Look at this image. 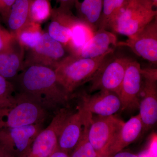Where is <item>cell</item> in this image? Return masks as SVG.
<instances>
[{
  "label": "cell",
  "instance_id": "obj_1",
  "mask_svg": "<svg viewBox=\"0 0 157 157\" xmlns=\"http://www.w3.org/2000/svg\"><path fill=\"white\" fill-rule=\"evenodd\" d=\"M13 81L16 82L20 93L46 110L55 109L60 105L65 106L70 98L58 82L54 70L46 66H28Z\"/></svg>",
  "mask_w": 157,
  "mask_h": 157
},
{
  "label": "cell",
  "instance_id": "obj_2",
  "mask_svg": "<svg viewBox=\"0 0 157 157\" xmlns=\"http://www.w3.org/2000/svg\"><path fill=\"white\" fill-rule=\"evenodd\" d=\"M111 54L91 59L69 55L54 69L58 82L70 95L79 86L90 82L106 58Z\"/></svg>",
  "mask_w": 157,
  "mask_h": 157
},
{
  "label": "cell",
  "instance_id": "obj_3",
  "mask_svg": "<svg viewBox=\"0 0 157 157\" xmlns=\"http://www.w3.org/2000/svg\"><path fill=\"white\" fill-rule=\"evenodd\" d=\"M157 15V10L150 0H127L109 29L130 38L140 33Z\"/></svg>",
  "mask_w": 157,
  "mask_h": 157
},
{
  "label": "cell",
  "instance_id": "obj_4",
  "mask_svg": "<svg viewBox=\"0 0 157 157\" xmlns=\"http://www.w3.org/2000/svg\"><path fill=\"white\" fill-rule=\"evenodd\" d=\"M46 109L22 93L17 94L16 104L0 110V130L36 124H43Z\"/></svg>",
  "mask_w": 157,
  "mask_h": 157
},
{
  "label": "cell",
  "instance_id": "obj_5",
  "mask_svg": "<svg viewBox=\"0 0 157 157\" xmlns=\"http://www.w3.org/2000/svg\"><path fill=\"white\" fill-rule=\"evenodd\" d=\"M113 53L106 58L90 80V92L108 91L119 97L126 70L132 59L128 57L111 56Z\"/></svg>",
  "mask_w": 157,
  "mask_h": 157
},
{
  "label": "cell",
  "instance_id": "obj_6",
  "mask_svg": "<svg viewBox=\"0 0 157 157\" xmlns=\"http://www.w3.org/2000/svg\"><path fill=\"white\" fill-rule=\"evenodd\" d=\"M124 123V121L114 115L92 116L88 136L98 157L106 156L109 146Z\"/></svg>",
  "mask_w": 157,
  "mask_h": 157
},
{
  "label": "cell",
  "instance_id": "obj_7",
  "mask_svg": "<svg viewBox=\"0 0 157 157\" xmlns=\"http://www.w3.org/2000/svg\"><path fill=\"white\" fill-rule=\"evenodd\" d=\"M71 113L66 108L58 110L49 125L39 132L22 157H50L58 148L59 134L66 119Z\"/></svg>",
  "mask_w": 157,
  "mask_h": 157
},
{
  "label": "cell",
  "instance_id": "obj_8",
  "mask_svg": "<svg viewBox=\"0 0 157 157\" xmlns=\"http://www.w3.org/2000/svg\"><path fill=\"white\" fill-rule=\"evenodd\" d=\"M69 55L61 43L44 32L38 45L25 50L23 70L33 65L46 66L54 70L59 63Z\"/></svg>",
  "mask_w": 157,
  "mask_h": 157
},
{
  "label": "cell",
  "instance_id": "obj_9",
  "mask_svg": "<svg viewBox=\"0 0 157 157\" xmlns=\"http://www.w3.org/2000/svg\"><path fill=\"white\" fill-rule=\"evenodd\" d=\"M143 83L139 104V115L144 131L154 126L157 121V70L141 69Z\"/></svg>",
  "mask_w": 157,
  "mask_h": 157
},
{
  "label": "cell",
  "instance_id": "obj_10",
  "mask_svg": "<svg viewBox=\"0 0 157 157\" xmlns=\"http://www.w3.org/2000/svg\"><path fill=\"white\" fill-rule=\"evenodd\" d=\"M43 124L0 130V143L15 157H22L29 150Z\"/></svg>",
  "mask_w": 157,
  "mask_h": 157
},
{
  "label": "cell",
  "instance_id": "obj_11",
  "mask_svg": "<svg viewBox=\"0 0 157 157\" xmlns=\"http://www.w3.org/2000/svg\"><path fill=\"white\" fill-rule=\"evenodd\" d=\"M141 69L140 64L133 59L128 65L120 92L121 110L132 111L139 109L143 83Z\"/></svg>",
  "mask_w": 157,
  "mask_h": 157
},
{
  "label": "cell",
  "instance_id": "obj_12",
  "mask_svg": "<svg viewBox=\"0 0 157 157\" xmlns=\"http://www.w3.org/2000/svg\"><path fill=\"white\" fill-rule=\"evenodd\" d=\"M118 46L128 47L137 56L157 64V17L137 35L124 42H118Z\"/></svg>",
  "mask_w": 157,
  "mask_h": 157
},
{
  "label": "cell",
  "instance_id": "obj_13",
  "mask_svg": "<svg viewBox=\"0 0 157 157\" xmlns=\"http://www.w3.org/2000/svg\"><path fill=\"white\" fill-rule=\"evenodd\" d=\"M76 112L71 113L61 129L58 140V148L70 154L81 139L85 123L90 113L77 107Z\"/></svg>",
  "mask_w": 157,
  "mask_h": 157
},
{
  "label": "cell",
  "instance_id": "obj_14",
  "mask_svg": "<svg viewBox=\"0 0 157 157\" xmlns=\"http://www.w3.org/2000/svg\"><path fill=\"white\" fill-rule=\"evenodd\" d=\"M81 109L101 116L113 115L121 109V103L117 94L108 91H99L93 95L80 94Z\"/></svg>",
  "mask_w": 157,
  "mask_h": 157
},
{
  "label": "cell",
  "instance_id": "obj_15",
  "mask_svg": "<svg viewBox=\"0 0 157 157\" xmlns=\"http://www.w3.org/2000/svg\"><path fill=\"white\" fill-rule=\"evenodd\" d=\"M50 19L47 33L66 48L71 38L72 29L81 20L74 15L71 10L59 7L52 9Z\"/></svg>",
  "mask_w": 157,
  "mask_h": 157
},
{
  "label": "cell",
  "instance_id": "obj_16",
  "mask_svg": "<svg viewBox=\"0 0 157 157\" xmlns=\"http://www.w3.org/2000/svg\"><path fill=\"white\" fill-rule=\"evenodd\" d=\"M117 42L114 33L104 29H98L74 56L82 58H95L106 54L113 53Z\"/></svg>",
  "mask_w": 157,
  "mask_h": 157
},
{
  "label": "cell",
  "instance_id": "obj_17",
  "mask_svg": "<svg viewBox=\"0 0 157 157\" xmlns=\"http://www.w3.org/2000/svg\"><path fill=\"white\" fill-rule=\"evenodd\" d=\"M25 52L15 38L9 48L0 52V75L13 82L23 70Z\"/></svg>",
  "mask_w": 157,
  "mask_h": 157
},
{
  "label": "cell",
  "instance_id": "obj_18",
  "mask_svg": "<svg viewBox=\"0 0 157 157\" xmlns=\"http://www.w3.org/2000/svg\"><path fill=\"white\" fill-rule=\"evenodd\" d=\"M143 130L139 114L132 117L124 123L107 151L106 156H112L137 140Z\"/></svg>",
  "mask_w": 157,
  "mask_h": 157
},
{
  "label": "cell",
  "instance_id": "obj_19",
  "mask_svg": "<svg viewBox=\"0 0 157 157\" xmlns=\"http://www.w3.org/2000/svg\"><path fill=\"white\" fill-rule=\"evenodd\" d=\"M103 0H82L75 4L77 16L94 33L98 29L102 13Z\"/></svg>",
  "mask_w": 157,
  "mask_h": 157
},
{
  "label": "cell",
  "instance_id": "obj_20",
  "mask_svg": "<svg viewBox=\"0 0 157 157\" xmlns=\"http://www.w3.org/2000/svg\"><path fill=\"white\" fill-rule=\"evenodd\" d=\"M30 0H16L11 7L5 23L8 30L14 37L30 21Z\"/></svg>",
  "mask_w": 157,
  "mask_h": 157
},
{
  "label": "cell",
  "instance_id": "obj_21",
  "mask_svg": "<svg viewBox=\"0 0 157 157\" xmlns=\"http://www.w3.org/2000/svg\"><path fill=\"white\" fill-rule=\"evenodd\" d=\"M44 32L40 24L30 21L16 34L15 38L25 49H32L38 45Z\"/></svg>",
  "mask_w": 157,
  "mask_h": 157
},
{
  "label": "cell",
  "instance_id": "obj_22",
  "mask_svg": "<svg viewBox=\"0 0 157 157\" xmlns=\"http://www.w3.org/2000/svg\"><path fill=\"white\" fill-rule=\"evenodd\" d=\"M92 32L82 21L73 27L66 49L69 54L75 56L93 36Z\"/></svg>",
  "mask_w": 157,
  "mask_h": 157
},
{
  "label": "cell",
  "instance_id": "obj_23",
  "mask_svg": "<svg viewBox=\"0 0 157 157\" xmlns=\"http://www.w3.org/2000/svg\"><path fill=\"white\" fill-rule=\"evenodd\" d=\"M127 0H103L98 29H109L126 4Z\"/></svg>",
  "mask_w": 157,
  "mask_h": 157
},
{
  "label": "cell",
  "instance_id": "obj_24",
  "mask_svg": "<svg viewBox=\"0 0 157 157\" xmlns=\"http://www.w3.org/2000/svg\"><path fill=\"white\" fill-rule=\"evenodd\" d=\"M50 0H30V21L41 24L50 18L52 12Z\"/></svg>",
  "mask_w": 157,
  "mask_h": 157
},
{
  "label": "cell",
  "instance_id": "obj_25",
  "mask_svg": "<svg viewBox=\"0 0 157 157\" xmlns=\"http://www.w3.org/2000/svg\"><path fill=\"white\" fill-rule=\"evenodd\" d=\"M93 114L88 116L84 124L83 134L70 157H98L97 153L89 140V128Z\"/></svg>",
  "mask_w": 157,
  "mask_h": 157
},
{
  "label": "cell",
  "instance_id": "obj_26",
  "mask_svg": "<svg viewBox=\"0 0 157 157\" xmlns=\"http://www.w3.org/2000/svg\"><path fill=\"white\" fill-rule=\"evenodd\" d=\"M17 100V94L13 82L0 75V110L12 107Z\"/></svg>",
  "mask_w": 157,
  "mask_h": 157
},
{
  "label": "cell",
  "instance_id": "obj_27",
  "mask_svg": "<svg viewBox=\"0 0 157 157\" xmlns=\"http://www.w3.org/2000/svg\"><path fill=\"white\" fill-rule=\"evenodd\" d=\"M15 37L0 24V52L9 48Z\"/></svg>",
  "mask_w": 157,
  "mask_h": 157
},
{
  "label": "cell",
  "instance_id": "obj_28",
  "mask_svg": "<svg viewBox=\"0 0 157 157\" xmlns=\"http://www.w3.org/2000/svg\"><path fill=\"white\" fill-rule=\"evenodd\" d=\"M16 0H0V16L6 21L11 7Z\"/></svg>",
  "mask_w": 157,
  "mask_h": 157
},
{
  "label": "cell",
  "instance_id": "obj_29",
  "mask_svg": "<svg viewBox=\"0 0 157 157\" xmlns=\"http://www.w3.org/2000/svg\"><path fill=\"white\" fill-rule=\"evenodd\" d=\"M78 0H56L59 3V7L62 9L71 10L75 7V4Z\"/></svg>",
  "mask_w": 157,
  "mask_h": 157
},
{
  "label": "cell",
  "instance_id": "obj_30",
  "mask_svg": "<svg viewBox=\"0 0 157 157\" xmlns=\"http://www.w3.org/2000/svg\"><path fill=\"white\" fill-rule=\"evenodd\" d=\"M147 153L151 157H157L156 138L151 141Z\"/></svg>",
  "mask_w": 157,
  "mask_h": 157
},
{
  "label": "cell",
  "instance_id": "obj_31",
  "mask_svg": "<svg viewBox=\"0 0 157 157\" xmlns=\"http://www.w3.org/2000/svg\"><path fill=\"white\" fill-rule=\"evenodd\" d=\"M0 157H15L4 145L0 143Z\"/></svg>",
  "mask_w": 157,
  "mask_h": 157
},
{
  "label": "cell",
  "instance_id": "obj_32",
  "mask_svg": "<svg viewBox=\"0 0 157 157\" xmlns=\"http://www.w3.org/2000/svg\"><path fill=\"white\" fill-rule=\"evenodd\" d=\"M70 156L68 153L57 148L50 157H70Z\"/></svg>",
  "mask_w": 157,
  "mask_h": 157
},
{
  "label": "cell",
  "instance_id": "obj_33",
  "mask_svg": "<svg viewBox=\"0 0 157 157\" xmlns=\"http://www.w3.org/2000/svg\"><path fill=\"white\" fill-rule=\"evenodd\" d=\"M112 157H140V156L128 152L120 151L113 155L112 156Z\"/></svg>",
  "mask_w": 157,
  "mask_h": 157
},
{
  "label": "cell",
  "instance_id": "obj_34",
  "mask_svg": "<svg viewBox=\"0 0 157 157\" xmlns=\"http://www.w3.org/2000/svg\"><path fill=\"white\" fill-rule=\"evenodd\" d=\"M150 1L152 3L153 5L154 6L155 8H156L157 6V0H150Z\"/></svg>",
  "mask_w": 157,
  "mask_h": 157
},
{
  "label": "cell",
  "instance_id": "obj_35",
  "mask_svg": "<svg viewBox=\"0 0 157 157\" xmlns=\"http://www.w3.org/2000/svg\"><path fill=\"white\" fill-rule=\"evenodd\" d=\"M140 157H151L149 155L148 153H146L142 155L141 156H140Z\"/></svg>",
  "mask_w": 157,
  "mask_h": 157
},
{
  "label": "cell",
  "instance_id": "obj_36",
  "mask_svg": "<svg viewBox=\"0 0 157 157\" xmlns=\"http://www.w3.org/2000/svg\"><path fill=\"white\" fill-rule=\"evenodd\" d=\"M112 157V156H103V157Z\"/></svg>",
  "mask_w": 157,
  "mask_h": 157
}]
</instances>
